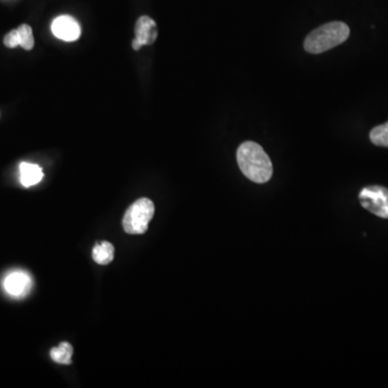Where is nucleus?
<instances>
[{
  "mask_svg": "<svg viewBox=\"0 0 388 388\" xmlns=\"http://www.w3.org/2000/svg\"><path fill=\"white\" fill-rule=\"evenodd\" d=\"M17 31L20 47L27 51L31 50L35 45L31 27L27 24H22L21 27H17Z\"/></svg>",
  "mask_w": 388,
  "mask_h": 388,
  "instance_id": "11",
  "label": "nucleus"
},
{
  "mask_svg": "<svg viewBox=\"0 0 388 388\" xmlns=\"http://www.w3.org/2000/svg\"><path fill=\"white\" fill-rule=\"evenodd\" d=\"M158 29L154 20L148 15H142L136 22L135 38H137L144 45H150L156 40Z\"/></svg>",
  "mask_w": 388,
  "mask_h": 388,
  "instance_id": "7",
  "label": "nucleus"
},
{
  "mask_svg": "<svg viewBox=\"0 0 388 388\" xmlns=\"http://www.w3.org/2000/svg\"><path fill=\"white\" fill-rule=\"evenodd\" d=\"M43 178V170L36 164L23 162L20 165V179L24 187H31L40 183Z\"/></svg>",
  "mask_w": 388,
  "mask_h": 388,
  "instance_id": "8",
  "label": "nucleus"
},
{
  "mask_svg": "<svg viewBox=\"0 0 388 388\" xmlns=\"http://www.w3.org/2000/svg\"><path fill=\"white\" fill-rule=\"evenodd\" d=\"M359 201L364 209L378 217L388 219V189L382 186H369L359 193Z\"/></svg>",
  "mask_w": 388,
  "mask_h": 388,
  "instance_id": "4",
  "label": "nucleus"
},
{
  "mask_svg": "<svg viewBox=\"0 0 388 388\" xmlns=\"http://www.w3.org/2000/svg\"><path fill=\"white\" fill-rule=\"evenodd\" d=\"M237 156L241 173L253 183H268L272 177V162L257 142H243L237 149Z\"/></svg>",
  "mask_w": 388,
  "mask_h": 388,
  "instance_id": "1",
  "label": "nucleus"
},
{
  "mask_svg": "<svg viewBox=\"0 0 388 388\" xmlns=\"http://www.w3.org/2000/svg\"><path fill=\"white\" fill-rule=\"evenodd\" d=\"M93 259L98 264H108L114 260V247L109 241H102L93 248Z\"/></svg>",
  "mask_w": 388,
  "mask_h": 388,
  "instance_id": "9",
  "label": "nucleus"
},
{
  "mask_svg": "<svg viewBox=\"0 0 388 388\" xmlns=\"http://www.w3.org/2000/svg\"><path fill=\"white\" fill-rule=\"evenodd\" d=\"M3 43H5L6 47H11V49L19 47V37H17V29H13L5 36Z\"/></svg>",
  "mask_w": 388,
  "mask_h": 388,
  "instance_id": "13",
  "label": "nucleus"
},
{
  "mask_svg": "<svg viewBox=\"0 0 388 388\" xmlns=\"http://www.w3.org/2000/svg\"><path fill=\"white\" fill-rule=\"evenodd\" d=\"M350 29L343 22H331L313 31L304 41V49L311 54H320L348 40Z\"/></svg>",
  "mask_w": 388,
  "mask_h": 388,
  "instance_id": "2",
  "label": "nucleus"
},
{
  "mask_svg": "<svg viewBox=\"0 0 388 388\" xmlns=\"http://www.w3.org/2000/svg\"><path fill=\"white\" fill-rule=\"evenodd\" d=\"M370 140L380 147H388V122L382 126H375L370 132Z\"/></svg>",
  "mask_w": 388,
  "mask_h": 388,
  "instance_id": "12",
  "label": "nucleus"
},
{
  "mask_svg": "<svg viewBox=\"0 0 388 388\" xmlns=\"http://www.w3.org/2000/svg\"><path fill=\"white\" fill-rule=\"evenodd\" d=\"M132 45H133V49H134V50L138 51L140 50V47H142V45H142V43H140V41L138 40L137 38H134V40H133L132 43Z\"/></svg>",
  "mask_w": 388,
  "mask_h": 388,
  "instance_id": "14",
  "label": "nucleus"
},
{
  "mask_svg": "<svg viewBox=\"0 0 388 388\" xmlns=\"http://www.w3.org/2000/svg\"><path fill=\"white\" fill-rule=\"evenodd\" d=\"M53 35L64 41H76L80 38L81 27L78 21L70 15H61L52 22Z\"/></svg>",
  "mask_w": 388,
  "mask_h": 388,
  "instance_id": "5",
  "label": "nucleus"
},
{
  "mask_svg": "<svg viewBox=\"0 0 388 388\" xmlns=\"http://www.w3.org/2000/svg\"><path fill=\"white\" fill-rule=\"evenodd\" d=\"M154 215V204L147 197L137 200L128 207L124 218V229L128 234H144Z\"/></svg>",
  "mask_w": 388,
  "mask_h": 388,
  "instance_id": "3",
  "label": "nucleus"
},
{
  "mask_svg": "<svg viewBox=\"0 0 388 388\" xmlns=\"http://www.w3.org/2000/svg\"><path fill=\"white\" fill-rule=\"evenodd\" d=\"M3 287L8 294L12 297L27 296L33 287L31 275L24 271H15L9 273L3 281Z\"/></svg>",
  "mask_w": 388,
  "mask_h": 388,
  "instance_id": "6",
  "label": "nucleus"
},
{
  "mask_svg": "<svg viewBox=\"0 0 388 388\" xmlns=\"http://www.w3.org/2000/svg\"><path fill=\"white\" fill-rule=\"evenodd\" d=\"M73 354H74V348L67 342H62L57 348H52L50 352L51 358L61 365H70Z\"/></svg>",
  "mask_w": 388,
  "mask_h": 388,
  "instance_id": "10",
  "label": "nucleus"
}]
</instances>
